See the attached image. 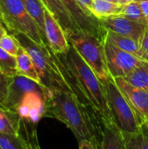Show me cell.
Instances as JSON below:
<instances>
[{"instance_id":"6da1fadb","label":"cell","mask_w":148,"mask_h":149,"mask_svg":"<svg viewBox=\"0 0 148 149\" xmlns=\"http://www.w3.org/2000/svg\"><path fill=\"white\" fill-rule=\"evenodd\" d=\"M44 117L64 123L79 142L89 141L100 149L102 129L100 116L71 93L51 91L45 99Z\"/></svg>"},{"instance_id":"7a4b0ae2","label":"cell","mask_w":148,"mask_h":149,"mask_svg":"<svg viewBox=\"0 0 148 149\" xmlns=\"http://www.w3.org/2000/svg\"><path fill=\"white\" fill-rule=\"evenodd\" d=\"M57 54L64 65L66 81L73 93L82 103L96 111L100 117L112 120L105 86L93 70L72 45L66 52Z\"/></svg>"},{"instance_id":"3957f363","label":"cell","mask_w":148,"mask_h":149,"mask_svg":"<svg viewBox=\"0 0 148 149\" xmlns=\"http://www.w3.org/2000/svg\"><path fill=\"white\" fill-rule=\"evenodd\" d=\"M11 35L31 56L42 86L51 91L73 93L65 77L61 60L49 45H40L24 33Z\"/></svg>"},{"instance_id":"277c9868","label":"cell","mask_w":148,"mask_h":149,"mask_svg":"<svg viewBox=\"0 0 148 149\" xmlns=\"http://www.w3.org/2000/svg\"><path fill=\"white\" fill-rule=\"evenodd\" d=\"M72 45L86 64L93 70L103 85L112 77L109 73L104 47V40L92 32L78 30L66 34Z\"/></svg>"},{"instance_id":"5b68a950","label":"cell","mask_w":148,"mask_h":149,"mask_svg":"<svg viewBox=\"0 0 148 149\" xmlns=\"http://www.w3.org/2000/svg\"><path fill=\"white\" fill-rule=\"evenodd\" d=\"M105 89L112 120L123 134L141 132L140 120L126 99L116 85L113 77L106 82Z\"/></svg>"},{"instance_id":"8992f818","label":"cell","mask_w":148,"mask_h":149,"mask_svg":"<svg viewBox=\"0 0 148 149\" xmlns=\"http://www.w3.org/2000/svg\"><path fill=\"white\" fill-rule=\"evenodd\" d=\"M0 11L3 24L10 34L24 33L35 43L48 45L44 43L38 24L29 15L22 0H0Z\"/></svg>"},{"instance_id":"52a82bcc","label":"cell","mask_w":148,"mask_h":149,"mask_svg":"<svg viewBox=\"0 0 148 149\" xmlns=\"http://www.w3.org/2000/svg\"><path fill=\"white\" fill-rule=\"evenodd\" d=\"M107 68L113 78H125L132 72L140 62L135 55L123 51L108 40L104 41Z\"/></svg>"},{"instance_id":"ba28073f","label":"cell","mask_w":148,"mask_h":149,"mask_svg":"<svg viewBox=\"0 0 148 149\" xmlns=\"http://www.w3.org/2000/svg\"><path fill=\"white\" fill-rule=\"evenodd\" d=\"M37 126L19 117L17 134L0 133V147L2 149H41L38 139Z\"/></svg>"},{"instance_id":"9c48e42d","label":"cell","mask_w":148,"mask_h":149,"mask_svg":"<svg viewBox=\"0 0 148 149\" xmlns=\"http://www.w3.org/2000/svg\"><path fill=\"white\" fill-rule=\"evenodd\" d=\"M34 92L43 93L47 97L51 90L45 88L44 86L31 79L17 74L12 78L7 98L1 106L10 111L16 113V110L24 97L27 93Z\"/></svg>"},{"instance_id":"30bf717a","label":"cell","mask_w":148,"mask_h":149,"mask_svg":"<svg viewBox=\"0 0 148 149\" xmlns=\"http://www.w3.org/2000/svg\"><path fill=\"white\" fill-rule=\"evenodd\" d=\"M61 2L79 30L92 32L105 41L106 30L97 17L86 11L78 0H61Z\"/></svg>"},{"instance_id":"8fae6325","label":"cell","mask_w":148,"mask_h":149,"mask_svg":"<svg viewBox=\"0 0 148 149\" xmlns=\"http://www.w3.org/2000/svg\"><path fill=\"white\" fill-rule=\"evenodd\" d=\"M113 79L136 113L140 124L148 122V91L131 85L124 78H113Z\"/></svg>"},{"instance_id":"7c38bea8","label":"cell","mask_w":148,"mask_h":149,"mask_svg":"<svg viewBox=\"0 0 148 149\" xmlns=\"http://www.w3.org/2000/svg\"><path fill=\"white\" fill-rule=\"evenodd\" d=\"M105 30L112 31L122 36L140 42L148 26L133 21L122 14L99 18Z\"/></svg>"},{"instance_id":"4fadbf2b","label":"cell","mask_w":148,"mask_h":149,"mask_svg":"<svg viewBox=\"0 0 148 149\" xmlns=\"http://www.w3.org/2000/svg\"><path fill=\"white\" fill-rule=\"evenodd\" d=\"M45 99L46 96L40 93H27L17 107L16 113L21 119L38 125L39 120L44 118Z\"/></svg>"},{"instance_id":"5bb4252c","label":"cell","mask_w":148,"mask_h":149,"mask_svg":"<svg viewBox=\"0 0 148 149\" xmlns=\"http://www.w3.org/2000/svg\"><path fill=\"white\" fill-rule=\"evenodd\" d=\"M44 31L47 42L55 53L66 52L70 43L59 22L45 8L44 10Z\"/></svg>"},{"instance_id":"9a60e30c","label":"cell","mask_w":148,"mask_h":149,"mask_svg":"<svg viewBox=\"0 0 148 149\" xmlns=\"http://www.w3.org/2000/svg\"><path fill=\"white\" fill-rule=\"evenodd\" d=\"M102 140L100 149H127L124 134L111 120L100 117Z\"/></svg>"},{"instance_id":"2e32d148","label":"cell","mask_w":148,"mask_h":149,"mask_svg":"<svg viewBox=\"0 0 148 149\" xmlns=\"http://www.w3.org/2000/svg\"><path fill=\"white\" fill-rule=\"evenodd\" d=\"M44 6L55 17L59 22L65 34L76 31L79 27L73 22L68 10L61 2V0H41Z\"/></svg>"},{"instance_id":"e0dca14e","label":"cell","mask_w":148,"mask_h":149,"mask_svg":"<svg viewBox=\"0 0 148 149\" xmlns=\"http://www.w3.org/2000/svg\"><path fill=\"white\" fill-rule=\"evenodd\" d=\"M16 59H17V74L27 77L41 84L35 65L31 56L21 45L16 55Z\"/></svg>"},{"instance_id":"ac0fdd59","label":"cell","mask_w":148,"mask_h":149,"mask_svg":"<svg viewBox=\"0 0 148 149\" xmlns=\"http://www.w3.org/2000/svg\"><path fill=\"white\" fill-rule=\"evenodd\" d=\"M105 39L111 42L113 45L117 46L118 48L130 52L135 55L137 58L140 59V44L139 42L129 38L127 37L122 36L112 31L106 30V36Z\"/></svg>"},{"instance_id":"d6986e66","label":"cell","mask_w":148,"mask_h":149,"mask_svg":"<svg viewBox=\"0 0 148 149\" xmlns=\"http://www.w3.org/2000/svg\"><path fill=\"white\" fill-rule=\"evenodd\" d=\"M22 1L24 3V5L26 10L28 11L29 15L38 24L44 43L49 45L47 39H46L45 31H44V10H45V7L44 6L43 3L41 2V0H22Z\"/></svg>"},{"instance_id":"ffe728a7","label":"cell","mask_w":148,"mask_h":149,"mask_svg":"<svg viewBox=\"0 0 148 149\" xmlns=\"http://www.w3.org/2000/svg\"><path fill=\"white\" fill-rule=\"evenodd\" d=\"M131 85L148 91V61L140 59L134 70L124 78Z\"/></svg>"},{"instance_id":"44dd1931","label":"cell","mask_w":148,"mask_h":149,"mask_svg":"<svg viewBox=\"0 0 148 149\" xmlns=\"http://www.w3.org/2000/svg\"><path fill=\"white\" fill-rule=\"evenodd\" d=\"M18 123V114L0 105V133L5 134H17Z\"/></svg>"},{"instance_id":"7402d4cb","label":"cell","mask_w":148,"mask_h":149,"mask_svg":"<svg viewBox=\"0 0 148 149\" xmlns=\"http://www.w3.org/2000/svg\"><path fill=\"white\" fill-rule=\"evenodd\" d=\"M124 5L118 3H112L103 0H93L92 6V12L98 18L106 17L122 13Z\"/></svg>"},{"instance_id":"603a6c76","label":"cell","mask_w":148,"mask_h":149,"mask_svg":"<svg viewBox=\"0 0 148 149\" xmlns=\"http://www.w3.org/2000/svg\"><path fill=\"white\" fill-rule=\"evenodd\" d=\"M121 14L133 21L138 22L140 24H142L148 26L147 21L143 13L140 3H139V2L134 1L130 3L125 4Z\"/></svg>"},{"instance_id":"cb8c5ba5","label":"cell","mask_w":148,"mask_h":149,"mask_svg":"<svg viewBox=\"0 0 148 149\" xmlns=\"http://www.w3.org/2000/svg\"><path fill=\"white\" fill-rule=\"evenodd\" d=\"M0 71L5 75L13 78L17 75V59L0 47Z\"/></svg>"},{"instance_id":"d4e9b609","label":"cell","mask_w":148,"mask_h":149,"mask_svg":"<svg viewBox=\"0 0 148 149\" xmlns=\"http://www.w3.org/2000/svg\"><path fill=\"white\" fill-rule=\"evenodd\" d=\"M127 149H148V137L142 132L124 134Z\"/></svg>"},{"instance_id":"484cf974","label":"cell","mask_w":148,"mask_h":149,"mask_svg":"<svg viewBox=\"0 0 148 149\" xmlns=\"http://www.w3.org/2000/svg\"><path fill=\"white\" fill-rule=\"evenodd\" d=\"M0 47L6 52L16 56L20 48V45L11 34L7 33L0 39Z\"/></svg>"},{"instance_id":"4316f807","label":"cell","mask_w":148,"mask_h":149,"mask_svg":"<svg viewBox=\"0 0 148 149\" xmlns=\"http://www.w3.org/2000/svg\"><path fill=\"white\" fill-rule=\"evenodd\" d=\"M11 80V77L5 75L0 71V105H2L7 98Z\"/></svg>"},{"instance_id":"83f0119b","label":"cell","mask_w":148,"mask_h":149,"mask_svg":"<svg viewBox=\"0 0 148 149\" xmlns=\"http://www.w3.org/2000/svg\"><path fill=\"white\" fill-rule=\"evenodd\" d=\"M139 44H140V59L148 61V27L145 31Z\"/></svg>"},{"instance_id":"f1b7e54d","label":"cell","mask_w":148,"mask_h":149,"mask_svg":"<svg viewBox=\"0 0 148 149\" xmlns=\"http://www.w3.org/2000/svg\"><path fill=\"white\" fill-rule=\"evenodd\" d=\"M79 143V149H99L96 145L89 141H82Z\"/></svg>"},{"instance_id":"f546056e","label":"cell","mask_w":148,"mask_h":149,"mask_svg":"<svg viewBox=\"0 0 148 149\" xmlns=\"http://www.w3.org/2000/svg\"><path fill=\"white\" fill-rule=\"evenodd\" d=\"M78 1H79V3L82 5V7H83L86 11H88V12L91 13V14H93V13L92 12V10H91L92 6V1H93V0H78Z\"/></svg>"},{"instance_id":"4dcf8cb0","label":"cell","mask_w":148,"mask_h":149,"mask_svg":"<svg viewBox=\"0 0 148 149\" xmlns=\"http://www.w3.org/2000/svg\"><path fill=\"white\" fill-rule=\"evenodd\" d=\"M140 5H141L143 13H144V15H145V17H146V19H147V21L148 24V1L140 2Z\"/></svg>"},{"instance_id":"1f68e13d","label":"cell","mask_w":148,"mask_h":149,"mask_svg":"<svg viewBox=\"0 0 148 149\" xmlns=\"http://www.w3.org/2000/svg\"><path fill=\"white\" fill-rule=\"evenodd\" d=\"M7 33H8V31H7L5 25H4L3 23L0 22V39H1L4 35H6Z\"/></svg>"},{"instance_id":"d6a6232c","label":"cell","mask_w":148,"mask_h":149,"mask_svg":"<svg viewBox=\"0 0 148 149\" xmlns=\"http://www.w3.org/2000/svg\"><path fill=\"white\" fill-rule=\"evenodd\" d=\"M141 132L148 137V122H146L141 125Z\"/></svg>"},{"instance_id":"836d02e7","label":"cell","mask_w":148,"mask_h":149,"mask_svg":"<svg viewBox=\"0 0 148 149\" xmlns=\"http://www.w3.org/2000/svg\"><path fill=\"white\" fill-rule=\"evenodd\" d=\"M136 0H118V3L122 4V5H125V4H127V3H130L132 2H134Z\"/></svg>"},{"instance_id":"e575fe53","label":"cell","mask_w":148,"mask_h":149,"mask_svg":"<svg viewBox=\"0 0 148 149\" xmlns=\"http://www.w3.org/2000/svg\"><path fill=\"white\" fill-rule=\"evenodd\" d=\"M103 1H107V2H112V3H118V0H103Z\"/></svg>"},{"instance_id":"d590c367","label":"cell","mask_w":148,"mask_h":149,"mask_svg":"<svg viewBox=\"0 0 148 149\" xmlns=\"http://www.w3.org/2000/svg\"><path fill=\"white\" fill-rule=\"evenodd\" d=\"M0 22L3 24V16H2V13H1V11H0Z\"/></svg>"},{"instance_id":"8d00e7d4","label":"cell","mask_w":148,"mask_h":149,"mask_svg":"<svg viewBox=\"0 0 148 149\" xmlns=\"http://www.w3.org/2000/svg\"><path fill=\"white\" fill-rule=\"evenodd\" d=\"M143 1H148V0H136V2H139V3L143 2Z\"/></svg>"},{"instance_id":"74e56055","label":"cell","mask_w":148,"mask_h":149,"mask_svg":"<svg viewBox=\"0 0 148 149\" xmlns=\"http://www.w3.org/2000/svg\"><path fill=\"white\" fill-rule=\"evenodd\" d=\"M0 149H2V148H1V147H0Z\"/></svg>"}]
</instances>
